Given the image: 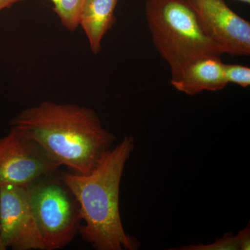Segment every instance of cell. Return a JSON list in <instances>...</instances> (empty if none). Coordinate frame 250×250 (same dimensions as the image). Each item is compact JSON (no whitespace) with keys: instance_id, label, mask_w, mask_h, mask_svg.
<instances>
[{"instance_id":"ba28073f","label":"cell","mask_w":250,"mask_h":250,"mask_svg":"<svg viewBox=\"0 0 250 250\" xmlns=\"http://www.w3.org/2000/svg\"><path fill=\"white\" fill-rule=\"evenodd\" d=\"M221 57L206 56L189 62L170 83L176 90L194 96L203 91H218L228 85Z\"/></svg>"},{"instance_id":"3957f363","label":"cell","mask_w":250,"mask_h":250,"mask_svg":"<svg viewBox=\"0 0 250 250\" xmlns=\"http://www.w3.org/2000/svg\"><path fill=\"white\" fill-rule=\"evenodd\" d=\"M145 14L153 43L168 64L171 77L195 59L223 54L205 35L186 0H147Z\"/></svg>"},{"instance_id":"5b68a950","label":"cell","mask_w":250,"mask_h":250,"mask_svg":"<svg viewBox=\"0 0 250 250\" xmlns=\"http://www.w3.org/2000/svg\"><path fill=\"white\" fill-rule=\"evenodd\" d=\"M59 167L37 143L16 126H11L9 134L0 138V187H26Z\"/></svg>"},{"instance_id":"7c38bea8","label":"cell","mask_w":250,"mask_h":250,"mask_svg":"<svg viewBox=\"0 0 250 250\" xmlns=\"http://www.w3.org/2000/svg\"><path fill=\"white\" fill-rule=\"evenodd\" d=\"M225 76L228 83H235L243 88L250 85V67L238 64H224Z\"/></svg>"},{"instance_id":"277c9868","label":"cell","mask_w":250,"mask_h":250,"mask_svg":"<svg viewBox=\"0 0 250 250\" xmlns=\"http://www.w3.org/2000/svg\"><path fill=\"white\" fill-rule=\"evenodd\" d=\"M25 187L44 250L62 249L71 243L82 223L80 206L59 170Z\"/></svg>"},{"instance_id":"5bb4252c","label":"cell","mask_w":250,"mask_h":250,"mask_svg":"<svg viewBox=\"0 0 250 250\" xmlns=\"http://www.w3.org/2000/svg\"><path fill=\"white\" fill-rule=\"evenodd\" d=\"M24 0H0V12L5 9L11 8L13 5Z\"/></svg>"},{"instance_id":"7a4b0ae2","label":"cell","mask_w":250,"mask_h":250,"mask_svg":"<svg viewBox=\"0 0 250 250\" xmlns=\"http://www.w3.org/2000/svg\"><path fill=\"white\" fill-rule=\"evenodd\" d=\"M135 139L126 135L105 153L88 174L61 172L80 206L82 238L96 250H138L137 238L125 232L120 211V187L125 165L134 151Z\"/></svg>"},{"instance_id":"6da1fadb","label":"cell","mask_w":250,"mask_h":250,"mask_svg":"<svg viewBox=\"0 0 250 250\" xmlns=\"http://www.w3.org/2000/svg\"><path fill=\"white\" fill-rule=\"evenodd\" d=\"M11 125L37 143L57 165L78 174L90 173L116 139L93 109L71 104L42 102L23 110Z\"/></svg>"},{"instance_id":"2e32d148","label":"cell","mask_w":250,"mask_h":250,"mask_svg":"<svg viewBox=\"0 0 250 250\" xmlns=\"http://www.w3.org/2000/svg\"><path fill=\"white\" fill-rule=\"evenodd\" d=\"M238 1H241V2L246 3V4H250V0H238Z\"/></svg>"},{"instance_id":"8fae6325","label":"cell","mask_w":250,"mask_h":250,"mask_svg":"<svg viewBox=\"0 0 250 250\" xmlns=\"http://www.w3.org/2000/svg\"><path fill=\"white\" fill-rule=\"evenodd\" d=\"M170 250H239L238 240L233 233H225L209 244L188 245L168 249Z\"/></svg>"},{"instance_id":"9c48e42d","label":"cell","mask_w":250,"mask_h":250,"mask_svg":"<svg viewBox=\"0 0 250 250\" xmlns=\"http://www.w3.org/2000/svg\"><path fill=\"white\" fill-rule=\"evenodd\" d=\"M119 0H84L79 25L88 39L94 54L101 51L104 37L116 22L115 10Z\"/></svg>"},{"instance_id":"52a82bcc","label":"cell","mask_w":250,"mask_h":250,"mask_svg":"<svg viewBox=\"0 0 250 250\" xmlns=\"http://www.w3.org/2000/svg\"><path fill=\"white\" fill-rule=\"evenodd\" d=\"M0 236L6 249L44 250L25 187H0Z\"/></svg>"},{"instance_id":"8992f818","label":"cell","mask_w":250,"mask_h":250,"mask_svg":"<svg viewBox=\"0 0 250 250\" xmlns=\"http://www.w3.org/2000/svg\"><path fill=\"white\" fill-rule=\"evenodd\" d=\"M205 35L223 54H250V23L238 16L225 0H186Z\"/></svg>"},{"instance_id":"9a60e30c","label":"cell","mask_w":250,"mask_h":250,"mask_svg":"<svg viewBox=\"0 0 250 250\" xmlns=\"http://www.w3.org/2000/svg\"><path fill=\"white\" fill-rule=\"evenodd\" d=\"M6 250L5 248L4 244H3L2 241H1V236H0V250Z\"/></svg>"},{"instance_id":"4fadbf2b","label":"cell","mask_w":250,"mask_h":250,"mask_svg":"<svg viewBox=\"0 0 250 250\" xmlns=\"http://www.w3.org/2000/svg\"><path fill=\"white\" fill-rule=\"evenodd\" d=\"M238 240L239 250H250V223L248 226L242 229L236 235Z\"/></svg>"},{"instance_id":"30bf717a","label":"cell","mask_w":250,"mask_h":250,"mask_svg":"<svg viewBox=\"0 0 250 250\" xmlns=\"http://www.w3.org/2000/svg\"><path fill=\"white\" fill-rule=\"evenodd\" d=\"M54 12L67 30L74 31L79 27V18L84 0H50Z\"/></svg>"}]
</instances>
